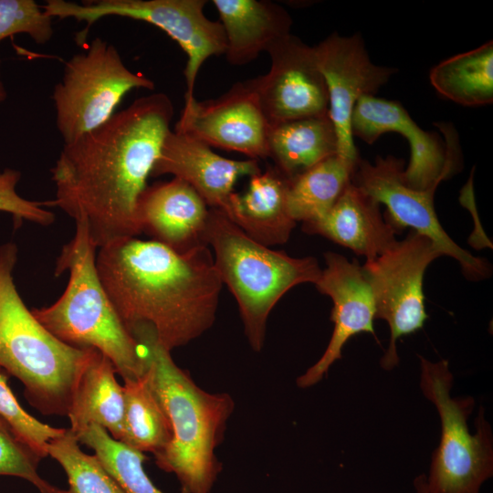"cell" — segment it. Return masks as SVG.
<instances>
[{
	"mask_svg": "<svg viewBox=\"0 0 493 493\" xmlns=\"http://www.w3.org/2000/svg\"><path fill=\"white\" fill-rule=\"evenodd\" d=\"M163 92L140 97L106 122L63 144L51 168L55 198L45 202L83 223L99 248L141 234L138 200L171 128Z\"/></svg>",
	"mask_w": 493,
	"mask_h": 493,
	"instance_id": "6da1fadb",
	"label": "cell"
},
{
	"mask_svg": "<svg viewBox=\"0 0 493 493\" xmlns=\"http://www.w3.org/2000/svg\"><path fill=\"white\" fill-rule=\"evenodd\" d=\"M100 279L138 341L171 351L213 325L223 282L207 245L178 252L155 240L121 239L98 249Z\"/></svg>",
	"mask_w": 493,
	"mask_h": 493,
	"instance_id": "7a4b0ae2",
	"label": "cell"
},
{
	"mask_svg": "<svg viewBox=\"0 0 493 493\" xmlns=\"http://www.w3.org/2000/svg\"><path fill=\"white\" fill-rule=\"evenodd\" d=\"M144 347V376L161 404L172 430L169 444L154 455L157 467L173 473L182 493H210L222 465L215 451L235 407L226 393L200 388L165 350L151 339Z\"/></svg>",
	"mask_w": 493,
	"mask_h": 493,
	"instance_id": "3957f363",
	"label": "cell"
},
{
	"mask_svg": "<svg viewBox=\"0 0 493 493\" xmlns=\"http://www.w3.org/2000/svg\"><path fill=\"white\" fill-rule=\"evenodd\" d=\"M18 246H0V368L21 382L28 404L44 415L68 416L93 349L52 335L23 301L14 280Z\"/></svg>",
	"mask_w": 493,
	"mask_h": 493,
	"instance_id": "277c9868",
	"label": "cell"
},
{
	"mask_svg": "<svg viewBox=\"0 0 493 493\" xmlns=\"http://www.w3.org/2000/svg\"><path fill=\"white\" fill-rule=\"evenodd\" d=\"M98 247L83 223L62 246L55 275L68 273L65 291L48 307L33 309L36 319L57 339L76 348L94 349L112 362L116 373L134 380L145 372L144 347L127 330L100 279Z\"/></svg>",
	"mask_w": 493,
	"mask_h": 493,
	"instance_id": "5b68a950",
	"label": "cell"
},
{
	"mask_svg": "<svg viewBox=\"0 0 493 493\" xmlns=\"http://www.w3.org/2000/svg\"><path fill=\"white\" fill-rule=\"evenodd\" d=\"M205 241L213 248L222 282L237 302L249 344L261 351L271 309L293 287L318 281L321 268L317 259L271 249L215 208L209 210Z\"/></svg>",
	"mask_w": 493,
	"mask_h": 493,
	"instance_id": "8992f818",
	"label": "cell"
},
{
	"mask_svg": "<svg viewBox=\"0 0 493 493\" xmlns=\"http://www.w3.org/2000/svg\"><path fill=\"white\" fill-rule=\"evenodd\" d=\"M420 388L436 408L440 441L432 453L426 476L428 493H480L493 476V433L480 406L471 434L467 419L475 407L472 396L452 397L454 377L446 360L431 362L419 355Z\"/></svg>",
	"mask_w": 493,
	"mask_h": 493,
	"instance_id": "52a82bcc",
	"label": "cell"
},
{
	"mask_svg": "<svg viewBox=\"0 0 493 493\" xmlns=\"http://www.w3.org/2000/svg\"><path fill=\"white\" fill-rule=\"evenodd\" d=\"M134 89H154V82L131 71L112 44L95 37L84 51L65 62L62 78L52 92L63 144L106 122Z\"/></svg>",
	"mask_w": 493,
	"mask_h": 493,
	"instance_id": "ba28073f",
	"label": "cell"
},
{
	"mask_svg": "<svg viewBox=\"0 0 493 493\" xmlns=\"http://www.w3.org/2000/svg\"><path fill=\"white\" fill-rule=\"evenodd\" d=\"M205 0H97L82 4L47 0L42 5L52 18H73L85 22V38L89 27L106 16H121L155 26L176 41L187 56L184 77V104L195 100L198 72L213 56L225 55L226 39L221 23L204 12Z\"/></svg>",
	"mask_w": 493,
	"mask_h": 493,
	"instance_id": "9c48e42d",
	"label": "cell"
},
{
	"mask_svg": "<svg viewBox=\"0 0 493 493\" xmlns=\"http://www.w3.org/2000/svg\"><path fill=\"white\" fill-rule=\"evenodd\" d=\"M427 236L410 230L387 250L362 267L375 304V319L388 323L390 342L380 365L391 371L399 363L396 341L422 329L428 318L425 306L424 276L442 257Z\"/></svg>",
	"mask_w": 493,
	"mask_h": 493,
	"instance_id": "30bf717a",
	"label": "cell"
},
{
	"mask_svg": "<svg viewBox=\"0 0 493 493\" xmlns=\"http://www.w3.org/2000/svg\"><path fill=\"white\" fill-rule=\"evenodd\" d=\"M404 161L377 156L374 163L361 157L355 163L351 183L386 206L385 220L398 232L409 227L430 238L443 256L456 259L464 276L480 281L491 275L489 263L458 246L442 227L434 207L437 186L416 190L404 179Z\"/></svg>",
	"mask_w": 493,
	"mask_h": 493,
	"instance_id": "8fae6325",
	"label": "cell"
},
{
	"mask_svg": "<svg viewBox=\"0 0 493 493\" xmlns=\"http://www.w3.org/2000/svg\"><path fill=\"white\" fill-rule=\"evenodd\" d=\"M446 138L422 130L406 110L397 101L362 97L355 104L351 131L368 144L389 131L401 133L409 142L411 155L404 170L405 184L416 190H427L447 179L459 164V145L455 129L446 123H436Z\"/></svg>",
	"mask_w": 493,
	"mask_h": 493,
	"instance_id": "7c38bea8",
	"label": "cell"
},
{
	"mask_svg": "<svg viewBox=\"0 0 493 493\" xmlns=\"http://www.w3.org/2000/svg\"><path fill=\"white\" fill-rule=\"evenodd\" d=\"M318 67L329 95V115L338 137V154L356 163L360 158L351 131V118L357 101L374 95L395 68L373 64L360 34L341 37L332 33L313 47Z\"/></svg>",
	"mask_w": 493,
	"mask_h": 493,
	"instance_id": "4fadbf2b",
	"label": "cell"
},
{
	"mask_svg": "<svg viewBox=\"0 0 493 493\" xmlns=\"http://www.w3.org/2000/svg\"><path fill=\"white\" fill-rule=\"evenodd\" d=\"M267 53L269 71L249 81L270 127L329 113L328 89L313 47L290 34Z\"/></svg>",
	"mask_w": 493,
	"mask_h": 493,
	"instance_id": "5bb4252c",
	"label": "cell"
},
{
	"mask_svg": "<svg viewBox=\"0 0 493 493\" xmlns=\"http://www.w3.org/2000/svg\"><path fill=\"white\" fill-rule=\"evenodd\" d=\"M269 130L249 79L236 83L216 99L184 104L173 129L253 160L267 158Z\"/></svg>",
	"mask_w": 493,
	"mask_h": 493,
	"instance_id": "9a60e30c",
	"label": "cell"
},
{
	"mask_svg": "<svg viewBox=\"0 0 493 493\" xmlns=\"http://www.w3.org/2000/svg\"><path fill=\"white\" fill-rule=\"evenodd\" d=\"M326 267L321 269L317 289L333 303L330 320L334 323L330 342L319 361L297 379L299 388L318 383L330 367L342 357L341 351L354 335L367 332L375 338V304L362 267L353 259L335 252L324 254Z\"/></svg>",
	"mask_w": 493,
	"mask_h": 493,
	"instance_id": "2e32d148",
	"label": "cell"
},
{
	"mask_svg": "<svg viewBox=\"0 0 493 493\" xmlns=\"http://www.w3.org/2000/svg\"><path fill=\"white\" fill-rule=\"evenodd\" d=\"M260 171L257 160L227 159L199 140L170 130L151 176L171 174L183 180L206 205L227 215L237 179Z\"/></svg>",
	"mask_w": 493,
	"mask_h": 493,
	"instance_id": "e0dca14e",
	"label": "cell"
},
{
	"mask_svg": "<svg viewBox=\"0 0 493 493\" xmlns=\"http://www.w3.org/2000/svg\"><path fill=\"white\" fill-rule=\"evenodd\" d=\"M206 205L194 188L178 178L147 185L137 204L141 233L178 252L206 245Z\"/></svg>",
	"mask_w": 493,
	"mask_h": 493,
	"instance_id": "ac0fdd59",
	"label": "cell"
},
{
	"mask_svg": "<svg viewBox=\"0 0 493 493\" xmlns=\"http://www.w3.org/2000/svg\"><path fill=\"white\" fill-rule=\"evenodd\" d=\"M302 229L348 247L366 261L387 250L398 235L385 220L380 204L351 182L322 218L303 224Z\"/></svg>",
	"mask_w": 493,
	"mask_h": 493,
	"instance_id": "d6986e66",
	"label": "cell"
},
{
	"mask_svg": "<svg viewBox=\"0 0 493 493\" xmlns=\"http://www.w3.org/2000/svg\"><path fill=\"white\" fill-rule=\"evenodd\" d=\"M225 31L229 64L246 65L290 35L292 19L267 0H213Z\"/></svg>",
	"mask_w": 493,
	"mask_h": 493,
	"instance_id": "ffe728a7",
	"label": "cell"
},
{
	"mask_svg": "<svg viewBox=\"0 0 493 493\" xmlns=\"http://www.w3.org/2000/svg\"><path fill=\"white\" fill-rule=\"evenodd\" d=\"M288 178L268 166L250 176L245 192L233 194L226 216L267 246L284 244L296 226L288 208Z\"/></svg>",
	"mask_w": 493,
	"mask_h": 493,
	"instance_id": "44dd1931",
	"label": "cell"
},
{
	"mask_svg": "<svg viewBox=\"0 0 493 493\" xmlns=\"http://www.w3.org/2000/svg\"><path fill=\"white\" fill-rule=\"evenodd\" d=\"M115 374L110 359L93 349L78 381L68 414L69 428L76 435L87 426L96 425L121 441L124 396L123 386Z\"/></svg>",
	"mask_w": 493,
	"mask_h": 493,
	"instance_id": "7402d4cb",
	"label": "cell"
},
{
	"mask_svg": "<svg viewBox=\"0 0 493 493\" xmlns=\"http://www.w3.org/2000/svg\"><path fill=\"white\" fill-rule=\"evenodd\" d=\"M338 154V137L329 113L270 127L267 158L291 179Z\"/></svg>",
	"mask_w": 493,
	"mask_h": 493,
	"instance_id": "603a6c76",
	"label": "cell"
},
{
	"mask_svg": "<svg viewBox=\"0 0 493 493\" xmlns=\"http://www.w3.org/2000/svg\"><path fill=\"white\" fill-rule=\"evenodd\" d=\"M432 86L457 104L477 107L493 101V41L455 55L432 68Z\"/></svg>",
	"mask_w": 493,
	"mask_h": 493,
	"instance_id": "cb8c5ba5",
	"label": "cell"
},
{
	"mask_svg": "<svg viewBox=\"0 0 493 493\" xmlns=\"http://www.w3.org/2000/svg\"><path fill=\"white\" fill-rule=\"evenodd\" d=\"M355 163L335 154L288 179V208L293 220L308 224L322 218L351 182Z\"/></svg>",
	"mask_w": 493,
	"mask_h": 493,
	"instance_id": "d4e9b609",
	"label": "cell"
},
{
	"mask_svg": "<svg viewBox=\"0 0 493 493\" xmlns=\"http://www.w3.org/2000/svg\"><path fill=\"white\" fill-rule=\"evenodd\" d=\"M123 382L124 417L120 442L142 453L156 455L171 441L169 420L144 373Z\"/></svg>",
	"mask_w": 493,
	"mask_h": 493,
	"instance_id": "484cf974",
	"label": "cell"
},
{
	"mask_svg": "<svg viewBox=\"0 0 493 493\" xmlns=\"http://www.w3.org/2000/svg\"><path fill=\"white\" fill-rule=\"evenodd\" d=\"M77 438L95 452L125 493H164L147 476L143 463L148 457L143 453L115 440L96 425L84 428Z\"/></svg>",
	"mask_w": 493,
	"mask_h": 493,
	"instance_id": "4316f807",
	"label": "cell"
},
{
	"mask_svg": "<svg viewBox=\"0 0 493 493\" xmlns=\"http://www.w3.org/2000/svg\"><path fill=\"white\" fill-rule=\"evenodd\" d=\"M47 453L64 469L69 493H125L95 454L80 449L70 428L48 442Z\"/></svg>",
	"mask_w": 493,
	"mask_h": 493,
	"instance_id": "83f0119b",
	"label": "cell"
},
{
	"mask_svg": "<svg viewBox=\"0 0 493 493\" xmlns=\"http://www.w3.org/2000/svg\"><path fill=\"white\" fill-rule=\"evenodd\" d=\"M41 458L16 434L0 414V476L16 477L33 484L39 493H69L42 478L37 473Z\"/></svg>",
	"mask_w": 493,
	"mask_h": 493,
	"instance_id": "f1b7e54d",
	"label": "cell"
},
{
	"mask_svg": "<svg viewBox=\"0 0 493 493\" xmlns=\"http://www.w3.org/2000/svg\"><path fill=\"white\" fill-rule=\"evenodd\" d=\"M7 379L6 373L0 372V414L19 438L43 459L48 456V442L60 435L65 428L50 426L29 414L16 398Z\"/></svg>",
	"mask_w": 493,
	"mask_h": 493,
	"instance_id": "f546056e",
	"label": "cell"
},
{
	"mask_svg": "<svg viewBox=\"0 0 493 493\" xmlns=\"http://www.w3.org/2000/svg\"><path fill=\"white\" fill-rule=\"evenodd\" d=\"M52 19L34 0H0V42L26 34L37 44H46L54 35Z\"/></svg>",
	"mask_w": 493,
	"mask_h": 493,
	"instance_id": "4dcf8cb0",
	"label": "cell"
},
{
	"mask_svg": "<svg viewBox=\"0 0 493 493\" xmlns=\"http://www.w3.org/2000/svg\"><path fill=\"white\" fill-rule=\"evenodd\" d=\"M20 179L18 170L5 168L0 172V212L10 214L19 223L27 221L44 226L54 223L55 215L46 209L45 202L28 200L18 194Z\"/></svg>",
	"mask_w": 493,
	"mask_h": 493,
	"instance_id": "1f68e13d",
	"label": "cell"
},
{
	"mask_svg": "<svg viewBox=\"0 0 493 493\" xmlns=\"http://www.w3.org/2000/svg\"><path fill=\"white\" fill-rule=\"evenodd\" d=\"M415 493H428L425 474L419 475L414 481Z\"/></svg>",
	"mask_w": 493,
	"mask_h": 493,
	"instance_id": "d6a6232c",
	"label": "cell"
},
{
	"mask_svg": "<svg viewBox=\"0 0 493 493\" xmlns=\"http://www.w3.org/2000/svg\"><path fill=\"white\" fill-rule=\"evenodd\" d=\"M6 97H7V92L2 79L1 59H0V105L5 100Z\"/></svg>",
	"mask_w": 493,
	"mask_h": 493,
	"instance_id": "836d02e7",
	"label": "cell"
}]
</instances>
